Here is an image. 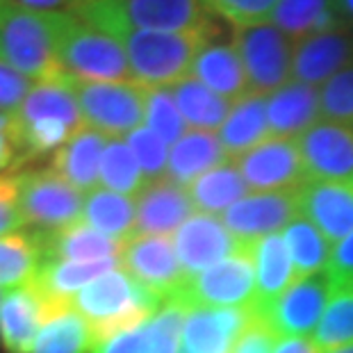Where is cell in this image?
Segmentation results:
<instances>
[{
	"mask_svg": "<svg viewBox=\"0 0 353 353\" xmlns=\"http://www.w3.org/2000/svg\"><path fill=\"white\" fill-rule=\"evenodd\" d=\"M55 52L73 82H134L123 43L73 12L55 14Z\"/></svg>",
	"mask_w": 353,
	"mask_h": 353,
	"instance_id": "6da1fadb",
	"label": "cell"
},
{
	"mask_svg": "<svg viewBox=\"0 0 353 353\" xmlns=\"http://www.w3.org/2000/svg\"><path fill=\"white\" fill-rule=\"evenodd\" d=\"M73 14L108 34L119 30L212 32V12L203 0H85Z\"/></svg>",
	"mask_w": 353,
	"mask_h": 353,
	"instance_id": "7a4b0ae2",
	"label": "cell"
},
{
	"mask_svg": "<svg viewBox=\"0 0 353 353\" xmlns=\"http://www.w3.org/2000/svg\"><path fill=\"white\" fill-rule=\"evenodd\" d=\"M164 305V299L146 290L125 269L117 267L96 278L73 299V307L89 321L94 344L108 337L139 326L155 317Z\"/></svg>",
	"mask_w": 353,
	"mask_h": 353,
	"instance_id": "3957f363",
	"label": "cell"
},
{
	"mask_svg": "<svg viewBox=\"0 0 353 353\" xmlns=\"http://www.w3.org/2000/svg\"><path fill=\"white\" fill-rule=\"evenodd\" d=\"M132 80L146 89H171L192 76V66L210 32H160V30H119Z\"/></svg>",
	"mask_w": 353,
	"mask_h": 353,
	"instance_id": "277c9868",
	"label": "cell"
},
{
	"mask_svg": "<svg viewBox=\"0 0 353 353\" xmlns=\"http://www.w3.org/2000/svg\"><path fill=\"white\" fill-rule=\"evenodd\" d=\"M0 59L34 82L69 80L55 52V14L0 5Z\"/></svg>",
	"mask_w": 353,
	"mask_h": 353,
	"instance_id": "5b68a950",
	"label": "cell"
},
{
	"mask_svg": "<svg viewBox=\"0 0 353 353\" xmlns=\"http://www.w3.org/2000/svg\"><path fill=\"white\" fill-rule=\"evenodd\" d=\"M14 176L26 226L37 232H57L82 223L85 194L52 169L17 171Z\"/></svg>",
	"mask_w": 353,
	"mask_h": 353,
	"instance_id": "8992f818",
	"label": "cell"
},
{
	"mask_svg": "<svg viewBox=\"0 0 353 353\" xmlns=\"http://www.w3.org/2000/svg\"><path fill=\"white\" fill-rule=\"evenodd\" d=\"M232 43L242 57L249 89L269 96L292 82L294 69V39H290L272 21L258 26L235 28Z\"/></svg>",
	"mask_w": 353,
	"mask_h": 353,
	"instance_id": "52a82bcc",
	"label": "cell"
},
{
	"mask_svg": "<svg viewBox=\"0 0 353 353\" xmlns=\"http://www.w3.org/2000/svg\"><path fill=\"white\" fill-rule=\"evenodd\" d=\"M73 92L85 125L108 137H125L144 125L148 89L137 82H73Z\"/></svg>",
	"mask_w": 353,
	"mask_h": 353,
	"instance_id": "ba28073f",
	"label": "cell"
},
{
	"mask_svg": "<svg viewBox=\"0 0 353 353\" xmlns=\"http://www.w3.org/2000/svg\"><path fill=\"white\" fill-rule=\"evenodd\" d=\"M176 301L187 307H251L255 303V265L246 246L230 258L190 276Z\"/></svg>",
	"mask_w": 353,
	"mask_h": 353,
	"instance_id": "9c48e42d",
	"label": "cell"
},
{
	"mask_svg": "<svg viewBox=\"0 0 353 353\" xmlns=\"http://www.w3.org/2000/svg\"><path fill=\"white\" fill-rule=\"evenodd\" d=\"M235 162L253 192H299L307 183L296 139L269 137Z\"/></svg>",
	"mask_w": 353,
	"mask_h": 353,
	"instance_id": "30bf717a",
	"label": "cell"
},
{
	"mask_svg": "<svg viewBox=\"0 0 353 353\" xmlns=\"http://www.w3.org/2000/svg\"><path fill=\"white\" fill-rule=\"evenodd\" d=\"M121 269L164 301L174 299L187 281L174 239L162 235H134L128 239L121 253Z\"/></svg>",
	"mask_w": 353,
	"mask_h": 353,
	"instance_id": "8fae6325",
	"label": "cell"
},
{
	"mask_svg": "<svg viewBox=\"0 0 353 353\" xmlns=\"http://www.w3.org/2000/svg\"><path fill=\"white\" fill-rule=\"evenodd\" d=\"M333 292V281L326 272L301 278L260 317L267 319L278 337H312Z\"/></svg>",
	"mask_w": 353,
	"mask_h": 353,
	"instance_id": "7c38bea8",
	"label": "cell"
},
{
	"mask_svg": "<svg viewBox=\"0 0 353 353\" xmlns=\"http://www.w3.org/2000/svg\"><path fill=\"white\" fill-rule=\"evenodd\" d=\"M296 144L307 180L353 183V125L321 119Z\"/></svg>",
	"mask_w": 353,
	"mask_h": 353,
	"instance_id": "4fadbf2b",
	"label": "cell"
},
{
	"mask_svg": "<svg viewBox=\"0 0 353 353\" xmlns=\"http://www.w3.org/2000/svg\"><path fill=\"white\" fill-rule=\"evenodd\" d=\"M299 216L296 192H253L221 214L226 228L244 246L281 232Z\"/></svg>",
	"mask_w": 353,
	"mask_h": 353,
	"instance_id": "5bb4252c",
	"label": "cell"
},
{
	"mask_svg": "<svg viewBox=\"0 0 353 353\" xmlns=\"http://www.w3.org/2000/svg\"><path fill=\"white\" fill-rule=\"evenodd\" d=\"M174 246L187 278L246 249L226 228L223 219L203 212H194L178 228L174 235Z\"/></svg>",
	"mask_w": 353,
	"mask_h": 353,
	"instance_id": "9a60e30c",
	"label": "cell"
},
{
	"mask_svg": "<svg viewBox=\"0 0 353 353\" xmlns=\"http://www.w3.org/2000/svg\"><path fill=\"white\" fill-rule=\"evenodd\" d=\"M251 307H192L183 326L185 353H232L253 319Z\"/></svg>",
	"mask_w": 353,
	"mask_h": 353,
	"instance_id": "2e32d148",
	"label": "cell"
},
{
	"mask_svg": "<svg viewBox=\"0 0 353 353\" xmlns=\"http://www.w3.org/2000/svg\"><path fill=\"white\" fill-rule=\"evenodd\" d=\"M353 62V28L342 26L328 32L305 37L294 43V69L292 80L321 87L335 73Z\"/></svg>",
	"mask_w": 353,
	"mask_h": 353,
	"instance_id": "e0dca14e",
	"label": "cell"
},
{
	"mask_svg": "<svg viewBox=\"0 0 353 353\" xmlns=\"http://www.w3.org/2000/svg\"><path fill=\"white\" fill-rule=\"evenodd\" d=\"M296 201L299 214L317 226L333 246L353 230V183L307 180L296 192Z\"/></svg>",
	"mask_w": 353,
	"mask_h": 353,
	"instance_id": "ac0fdd59",
	"label": "cell"
},
{
	"mask_svg": "<svg viewBox=\"0 0 353 353\" xmlns=\"http://www.w3.org/2000/svg\"><path fill=\"white\" fill-rule=\"evenodd\" d=\"M134 203H137L134 235H176L178 228L196 210L190 196V190L171 178L148 183L139 196L134 199Z\"/></svg>",
	"mask_w": 353,
	"mask_h": 353,
	"instance_id": "d6986e66",
	"label": "cell"
},
{
	"mask_svg": "<svg viewBox=\"0 0 353 353\" xmlns=\"http://www.w3.org/2000/svg\"><path fill=\"white\" fill-rule=\"evenodd\" d=\"M52 305L34 285L7 292L0 305V342L7 353H30Z\"/></svg>",
	"mask_w": 353,
	"mask_h": 353,
	"instance_id": "ffe728a7",
	"label": "cell"
},
{
	"mask_svg": "<svg viewBox=\"0 0 353 353\" xmlns=\"http://www.w3.org/2000/svg\"><path fill=\"white\" fill-rule=\"evenodd\" d=\"M269 134L281 139H299L303 132L321 121L319 89L299 80L288 82L267 96Z\"/></svg>",
	"mask_w": 353,
	"mask_h": 353,
	"instance_id": "44dd1931",
	"label": "cell"
},
{
	"mask_svg": "<svg viewBox=\"0 0 353 353\" xmlns=\"http://www.w3.org/2000/svg\"><path fill=\"white\" fill-rule=\"evenodd\" d=\"M255 265V303L253 312L265 314L296 281L283 232H274L249 246Z\"/></svg>",
	"mask_w": 353,
	"mask_h": 353,
	"instance_id": "7402d4cb",
	"label": "cell"
},
{
	"mask_svg": "<svg viewBox=\"0 0 353 353\" xmlns=\"http://www.w3.org/2000/svg\"><path fill=\"white\" fill-rule=\"evenodd\" d=\"M112 137L103 134L96 128H80L73 137L66 141L64 148L52 155L50 169L71 183L82 194H89L101 187V162L105 146Z\"/></svg>",
	"mask_w": 353,
	"mask_h": 353,
	"instance_id": "603a6c76",
	"label": "cell"
},
{
	"mask_svg": "<svg viewBox=\"0 0 353 353\" xmlns=\"http://www.w3.org/2000/svg\"><path fill=\"white\" fill-rule=\"evenodd\" d=\"M192 78L212 89L223 99L239 101L251 92L242 57L232 41H214L212 37L203 43L192 66Z\"/></svg>",
	"mask_w": 353,
	"mask_h": 353,
	"instance_id": "cb8c5ba5",
	"label": "cell"
},
{
	"mask_svg": "<svg viewBox=\"0 0 353 353\" xmlns=\"http://www.w3.org/2000/svg\"><path fill=\"white\" fill-rule=\"evenodd\" d=\"M41 244L43 260L64 262H103L121 260L125 242L108 237L103 232L78 223L57 232H34Z\"/></svg>",
	"mask_w": 353,
	"mask_h": 353,
	"instance_id": "d4e9b609",
	"label": "cell"
},
{
	"mask_svg": "<svg viewBox=\"0 0 353 353\" xmlns=\"http://www.w3.org/2000/svg\"><path fill=\"white\" fill-rule=\"evenodd\" d=\"M121 265V260H103V262H64V260H43L39 276L32 283L41 292L43 299L59 312L73 305V299L80 290H85L96 278L112 272Z\"/></svg>",
	"mask_w": 353,
	"mask_h": 353,
	"instance_id": "484cf974",
	"label": "cell"
},
{
	"mask_svg": "<svg viewBox=\"0 0 353 353\" xmlns=\"http://www.w3.org/2000/svg\"><path fill=\"white\" fill-rule=\"evenodd\" d=\"M232 160L226 148L221 146L216 132L210 130H187L174 146L169 148L167 178L176 180L178 185L190 187L199 176L208 174L210 169Z\"/></svg>",
	"mask_w": 353,
	"mask_h": 353,
	"instance_id": "4316f807",
	"label": "cell"
},
{
	"mask_svg": "<svg viewBox=\"0 0 353 353\" xmlns=\"http://www.w3.org/2000/svg\"><path fill=\"white\" fill-rule=\"evenodd\" d=\"M216 137L232 160L272 137L267 119V96L249 92L235 101L228 119L216 130Z\"/></svg>",
	"mask_w": 353,
	"mask_h": 353,
	"instance_id": "83f0119b",
	"label": "cell"
},
{
	"mask_svg": "<svg viewBox=\"0 0 353 353\" xmlns=\"http://www.w3.org/2000/svg\"><path fill=\"white\" fill-rule=\"evenodd\" d=\"M272 23L294 41L347 26L337 0H278Z\"/></svg>",
	"mask_w": 353,
	"mask_h": 353,
	"instance_id": "f1b7e54d",
	"label": "cell"
},
{
	"mask_svg": "<svg viewBox=\"0 0 353 353\" xmlns=\"http://www.w3.org/2000/svg\"><path fill=\"white\" fill-rule=\"evenodd\" d=\"M194 201V208L203 214H223L237 201L249 196V185L239 171L235 160H228L219 167L210 169L187 187Z\"/></svg>",
	"mask_w": 353,
	"mask_h": 353,
	"instance_id": "f546056e",
	"label": "cell"
},
{
	"mask_svg": "<svg viewBox=\"0 0 353 353\" xmlns=\"http://www.w3.org/2000/svg\"><path fill=\"white\" fill-rule=\"evenodd\" d=\"M82 223L108 237L128 242L134 235L137 223V203L123 194L99 190L85 194V210H82Z\"/></svg>",
	"mask_w": 353,
	"mask_h": 353,
	"instance_id": "4dcf8cb0",
	"label": "cell"
},
{
	"mask_svg": "<svg viewBox=\"0 0 353 353\" xmlns=\"http://www.w3.org/2000/svg\"><path fill=\"white\" fill-rule=\"evenodd\" d=\"M171 92H174L180 114L187 125H192V130H219L235 105V101L223 99L192 76L171 87Z\"/></svg>",
	"mask_w": 353,
	"mask_h": 353,
	"instance_id": "1f68e13d",
	"label": "cell"
},
{
	"mask_svg": "<svg viewBox=\"0 0 353 353\" xmlns=\"http://www.w3.org/2000/svg\"><path fill=\"white\" fill-rule=\"evenodd\" d=\"M41 265L43 251L34 232H12L0 237V290L12 292L32 285Z\"/></svg>",
	"mask_w": 353,
	"mask_h": 353,
	"instance_id": "d6a6232c",
	"label": "cell"
},
{
	"mask_svg": "<svg viewBox=\"0 0 353 353\" xmlns=\"http://www.w3.org/2000/svg\"><path fill=\"white\" fill-rule=\"evenodd\" d=\"M94 347V333L89 321L76 307H64L50 314L41 326L30 353H89Z\"/></svg>",
	"mask_w": 353,
	"mask_h": 353,
	"instance_id": "836d02e7",
	"label": "cell"
},
{
	"mask_svg": "<svg viewBox=\"0 0 353 353\" xmlns=\"http://www.w3.org/2000/svg\"><path fill=\"white\" fill-rule=\"evenodd\" d=\"M283 239L288 244L292 265H294L296 281L314 274L326 272L330 260V242L321 235L317 226H312L305 216L299 214L288 228L283 230Z\"/></svg>",
	"mask_w": 353,
	"mask_h": 353,
	"instance_id": "e575fe53",
	"label": "cell"
},
{
	"mask_svg": "<svg viewBox=\"0 0 353 353\" xmlns=\"http://www.w3.org/2000/svg\"><path fill=\"white\" fill-rule=\"evenodd\" d=\"M148 183L141 174L137 160L123 137H112L105 146L101 162V187L103 190L123 194V196L137 199Z\"/></svg>",
	"mask_w": 353,
	"mask_h": 353,
	"instance_id": "d590c367",
	"label": "cell"
},
{
	"mask_svg": "<svg viewBox=\"0 0 353 353\" xmlns=\"http://www.w3.org/2000/svg\"><path fill=\"white\" fill-rule=\"evenodd\" d=\"M312 342L321 353L353 344V288L333 292L312 333Z\"/></svg>",
	"mask_w": 353,
	"mask_h": 353,
	"instance_id": "8d00e7d4",
	"label": "cell"
},
{
	"mask_svg": "<svg viewBox=\"0 0 353 353\" xmlns=\"http://www.w3.org/2000/svg\"><path fill=\"white\" fill-rule=\"evenodd\" d=\"M144 125L151 128L157 137H162L169 146H174L187 132L185 130L187 123L183 114H180L178 103L171 89H148Z\"/></svg>",
	"mask_w": 353,
	"mask_h": 353,
	"instance_id": "74e56055",
	"label": "cell"
},
{
	"mask_svg": "<svg viewBox=\"0 0 353 353\" xmlns=\"http://www.w3.org/2000/svg\"><path fill=\"white\" fill-rule=\"evenodd\" d=\"M130 146V151L137 160L141 174H144L146 183H155V180L167 178L169 167V144L162 137L151 130L148 125H139L137 130L123 137Z\"/></svg>",
	"mask_w": 353,
	"mask_h": 353,
	"instance_id": "f35d334b",
	"label": "cell"
},
{
	"mask_svg": "<svg viewBox=\"0 0 353 353\" xmlns=\"http://www.w3.org/2000/svg\"><path fill=\"white\" fill-rule=\"evenodd\" d=\"M190 307L169 299L151 319V347L148 353H180L183 347V326Z\"/></svg>",
	"mask_w": 353,
	"mask_h": 353,
	"instance_id": "ab89813d",
	"label": "cell"
},
{
	"mask_svg": "<svg viewBox=\"0 0 353 353\" xmlns=\"http://www.w3.org/2000/svg\"><path fill=\"white\" fill-rule=\"evenodd\" d=\"M321 119L353 125V62L319 87Z\"/></svg>",
	"mask_w": 353,
	"mask_h": 353,
	"instance_id": "60d3db41",
	"label": "cell"
},
{
	"mask_svg": "<svg viewBox=\"0 0 353 353\" xmlns=\"http://www.w3.org/2000/svg\"><path fill=\"white\" fill-rule=\"evenodd\" d=\"M208 10L226 19L235 28L258 26L272 21L278 0H203Z\"/></svg>",
	"mask_w": 353,
	"mask_h": 353,
	"instance_id": "b9f144b4",
	"label": "cell"
},
{
	"mask_svg": "<svg viewBox=\"0 0 353 353\" xmlns=\"http://www.w3.org/2000/svg\"><path fill=\"white\" fill-rule=\"evenodd\" d=\"M34 80H30L14 66L0 59V114L14 117L21 110V105L32 92Z\"/></svg>",
	"mask_w": 353,
	"mask_h": 353,
	"instance_id": "7bdbcfd3",
	"label": "cell"
},
{
	"mask_svg": "<svg viewBox=\"0 0 353 353\" xmlns=\"http://www.w3.org/2000/svg\"><path fill=\"white\" fill-rule=\"evenodd\" d=\"M153 319V317H151ZM151 319L121 333L96 342L89 353H148L151 347Z\"/></svg>",
	"mask_w": 353,
	"mask_h": 353,
	"instance_id": "ee69618b",
	"label": "cell"
},
{
	"mask_svg": "<svg viewBox=\"0 0 353 353\" xmlns=\"http://www.w3.org/2000/svg\"><path fill=\"white\" fill-rule=\"evenodd\" d=\"M21 228H26V221L19 208L17 176H0V237Z\"/></svg>",
	"mask_w": 353,
	"mask_h": 353,
	"instance_id": "f6af8a7d",
	"label": "cell"
},
{
	"mask_svg": "<svg viewBox=\"0 0 353 353\" xmlns=\"http://www.w3.org/2000/svg\"><path fill=\"white\" fill-rule=\"evenodd\" d=\"M326 274L330 276V281H333L335 290L353 288V230L342 242H337L333 246Z\"/></svg>",
	"mask_w": 353,
	"mask_h": 353,
	"instance_id": "bcb514c9",
	"label": "cell"
},
{
	"mask_svg": "<svg viewBox=\"0 0 353 353\" xmlns=\"http://www.w3.org/2000/svg\"><path fill=\"white\" fill-rule=\"evenodd\" d=\"M276 337L278 335L272 330V326L267 324V319L260 317V314H253L249 328L239 337V342L235 344L232 353H274Z\"/></svg>",
	"mask_w": 353,
	"mask_h": 353,
	"instance_id": "7dc6e473",
	"label": "cell"
},
{
	"mask_svg": "<svg viewBox=\"0 0 353 353\" xmlns=\"http://www.w3.org/2000/svg\"><path fill=\"white\" fill-rule=\"evenodd\" d=\"M17 162H19V153L12 134V117L0 114V176H5V171L10 169L17 171Z\"/></svg>",
	"mask_w": 353,
	"mask_h": 353,
	"instance_id": "c3c4849f",
	"label": "cell"
},
{
	"mask_svg": "<svg viewBox=\"0 0 353 353\" xmlns=\"http://www.w3.org/2000/svg\"><path fill=\"white\" fill-rule=\"evenodd\" d=\"M14 5L23 7L30 12L39 14H62V12H73L76 0H12Z\"/></svg>",
	"mask_w": 353,
	"mask_h": 353,
	"instance_id": "681fc988",
	"label": "cell"
},
{
	"mask_svg": "<svg viewBox=\"0 0 353 353\" xmlns=\"http://www.w3.org/2000/svg\"><path fill=\"white\" fill-rule=\"evenodd\" d=\"M274 353H321L312 337H276Z\"/></svg>",
	"mask_w": 353,
	"mask_h": 353,
	"instance_id": "f907efd6",
	"label": "cell"
},
{
	"mask_svg": "<svg viewBox=\"0 0 353 353\" xmlns=\"http://www.w3.org/2000/svg\"><path fill=\"white\" fill-rule=\"evenodd\" d=\"M337 7H340L344 23L353 28V0H337Z\"/></svg>",
	"mask_w": 353,
	"mask_h": 353,
	"instance_id": "816d5d0a",
	"label": "cell"
},
{
	"mask_svg": "<svg viewBox=\"0 0 353 353\" xmlns=\"http://www.w3.org/2000/svg\"><path fill=\"white\" fill-rule=\"evenodd\" d=\"M326 353H353V344H349V347H342V349H333V351H326Z\"/></svg>",
	"mask_w": 353,
	"mask_h": 353,
	"instance_id": "f5cc1de1",
	"label": "cell"
},
{
	"mask_svg": "<svg viewBox=\"0 0 353 353\" xmlns=\"http://www.w3.org/2000/svg\"><path fill=\"white\" fill-rule=\"evenodd\" d=\"M5 294H7V292H5V290H0V305H3V299H5Z\"/></svg>",
	"mask_w": 353,
	"mask_h": 353,
	"instance_id": "db71d44e",
	"label": "cell"
},
{
	"mask_svg": "<svg viewBox=\"0 0 353 353\" xmlns=\"http://www.w3.org/2000/svg\"><path fill=\"white\" fill-rule=\"evenodd\" d=\"M5 3H12V0H0V5H5Z\"/></svg>",
	"mask_w": 353,
	"mask_h": 353,
	"instance_id": "11a10c76",
	"label": "cell"
},
{
	"mask_svg": "<svg viewBox=\"0 0 353 353\" xmlns=\"http://www.w3.org/2000/svg\"><path fill=\"white\" fill-rule=\"evenodd\" d=\"M80 3H85V0H76V5H80ZM73 10H76V7H73Z\"/></svg>",
	"mask_w": 353,
	"mask_h": 353,
	"instance_id": "9f6ffc18",
	"label": "cell"
}]
</instances>
